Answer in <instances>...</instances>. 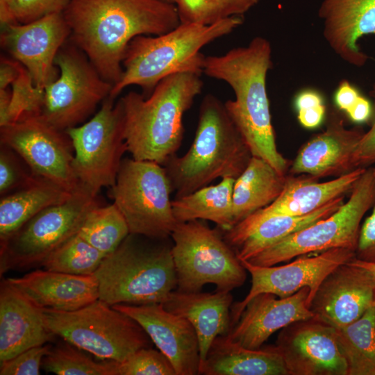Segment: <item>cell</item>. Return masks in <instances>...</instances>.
Returning a JSON list of instances; mask_svg holds the SVG:
<instances>
[{"label":"cell","instance_id":"cell-1","mask_svg":"<svg viewBox=\"0 0 375 375\" xmlns=\"http://www.w3.org/2000/svg\"><path fill=\"white\" fill-rule=\"evenodd\" d=\"M73 42L112 86L123 74L131 41L181 24L175 4L161 0H72L63 12Z\"/></svg>","mask_w":375,"mask_h":375},{"label":"cell","instance_id":"cell-2","mask_svg":"<svg viewBox=\"0 0 375 375\" xmlns=\"http://www.w3.org/2000/svg\"><path fill=\"white\" fill-rule=\"evenodd\" d=\"M272 67L270 42L256 36L247 45L224 54L205 56L203 74L226 83L233 90L235 99L224 105L252 156L285 175L288 162L277 149L267 91V75Z\"/></svg>","mask_w":375,"mask_h":375},{"label":"cell","instance_id":"cell-3","mask_svg":"<svg viewBox=\"0 0 375 375\" xmlns=\"http://www.w3.org/2000/svg\"><path fill=\"white\" fill-rule=\"evenodd\" d=\"M203 85L200 74L179 72L162 79L148 97L131 91L120 98L125 140L133 158L163 165L176 154L183 138V115Z\"/></svg>","mask_w":375,"mask_h":375},{"label":"cell","instance_id":"cell-4","mask_svg":"<svg viewBox=\"0 0 375 375\" xmlns=\"http://www.w3.org/2000/svg\"><path fill=\"white\" fill-rule=\"evenodd\" d=\"M252 156L224 103L208 94L201 103L195 136L189 150L181 157L171 156L163 165L176 199L218 178L236 179Z\"/></svg>","mask_w":375,"mask_h":375},{"label":"cell","instance_id":"cell-5","mask_svg":"<svg viewBox=\"0 0 375 375\" xmlns=\"http://www.w3.org/2000/svg\"><path fill=\"white\" fill-rule=\"evenodd\" d=\"M242 23V16H233L209 25L181 23L161 35L135 37L126 49L122 76L112 86L109 97L115 99L133 85L140 87L148 97L169 76L179 72L201 75L205 56L201 49Z\"/></svg>","mask_w":375,"mask_h":375},{"label":"cell","instance_id":"cell-6","mask_svg":"<svg viewBox=\"0 0 375 375\" xmlns=\"http://www.w3.org/2000/svg\"><path fill=\"white\" fill-rule=\"evenodd\" d=\"M135 238L130 233L94 274L99 299L110 306L162 303L177 288L172 246L144 244Z\"/></svg>","mask_w":375,"mask_h":375},{"label":"cell","instance_id":"cell-7","mask_svg":"<svg viewBox=\"0 0 375 375\" xmlns=\"http://www.w3.org/2000/svg\"><path fill=\"white\" fill-rule=\"evenodd\" d=\"M43 311L52 333L101 360L122 362L151 347V340L137 322L99 299L73 311Z\"/></svg>","mask_w":375,"mask_h":375},{"label":"cell","instance_id":"cell-8","mask_svg":"<svg viewBox=\"0 0 375 375\" xmlns=\"http://www.w3.org/2000/svg\"><path fill=\"white\" fill-rule=\"evenodd\" d=\"M171 236L176 290L200 292L211 283L217 291L231 292L244 284L247 270L219 231L196 219L178 222Z\"/></svg>","mask_w":375,"mask_h":375},{"label":"cell","instance_id":"cell-9","mask_svg":"<svg viewBox=\"0 0 375 375\" xmlns=\"http://www.w3.org/2000/svg\"><path fill=\"white\" fill-rule=\"evenodd\" d=\"M162 165L134 158L122 161L110 195L131 234L165 240L178 223L170 199L172 185Z\"/></svg>","mask_w":375,"mask_h":375},{"label":"cell","instance_id":"cell-10","mask_svg":"<svg viewBox=\"0 0 375 375\" xmlns=\"http://www.w3.org/2000/svg\"><path fill=\"white\" fill-rule=\"evenodd\" d=\"M375 202V178L366 169L351 191L347 201L331 215L299 230L249 260L253 265L273 266L314 252L334 248L356 249L360 222Z\"/></svg>","mask_w":375,"mask_h":375},{"label":"cell","instance_id":"cell-11","mask_svg":"<svg viewBox=\"0 0 375 375\" xmlns=\"http://www.w3.org/2000/svg\"><path fill=\"white\" fill-rule=\"evenodd\" d=\"M97 196L81 187L65 201L49 206L0 244V275L41 265L56 248L78 233Z\"/></svg>","mask_w":375,"mask_h":375},{"label":"cell","instance_id":"cell-12","mask_svg":"<svg viewBox=\"0 0 375 375\" xmlns=\"http://www.w3.org/2000/svg\"><path fill=\"white\" fill-rule=\"evenodd\" d=\"M65 131L74 150L72 166L81 185L96 196L101 188H111L128 151L120 101L114 104L108 97L90 120Z\"/></svg>","mask_w":375,"mask_h":375},{"label":"cell","instance_id":"cell-13","mask_svg":"<svg viewBox=\"0 0 375 375\" xmlns=\"http://www.w3.org/2000/svg\"><path fill=\"white\" fill-rule=\"evenodd\" d=\"M85 55L74 47L62 46L55 58L59 76L44 88L40 115L62 131L87 118L112 88Z\"/></svg>","mask_w":375,"mask_h":375},{"label":"cell","instance_id":"cell-14","mask_svg":"<svg viewBox=\"0 0 375 375\" xmlns=\"http://www.w3.org/2000/svg\"><path fill=\"white\" fill-rule=\"evenodd\" d=\"M1 144L17 152L34 176L73 193L81 185L72 166V143L65 133L47 123L40 114L22 116L1 126Z\"/></svg>","mask_w":375,"mask_h":375},{"label":"cell","instance_id":"cell-15","mask_svg":"<svg viewBox=\"0 0 375 375\" xmlns=\"http://www.w3.org/2000/svg\"><path fill=\"white\" fill-rule=\"evenodd\" d=\"M356 258L353 250L334 248L314 256H301L281 266H260L241 261L251 276V286L243 300L231 306V328L240 317L245 306L256 296L273 294L280 298L291 296L303 288L310 289V302L324 279L337 267Z\"/></svg>","mask_w":375,"mask_h":375},{"label":"cell","instance_id":"cell-16","mask_svg":"<svg viewBox=\"0 0 375 375\" xmlns=\"http://www.w3.org/2000/svg\"><path fill=\"white\" fill-rule=\"evenodd\" d=\"M3 48L31 74L35 86L44 88L58 78L55 58L71 31L63 12L27 24L2 26Z\"/></svg>","mask_w":375,"mask_h":375},{"label":"cell","instance_id":"cell-17","mask_svg":"<svg viewBox=\"0 0 375 375\" xmlns=\"http://www.w3.org/2000/svg\"><path fill=\"white\" fill-rule=\"evenodd\" d=\"M276 346L288 375H348L335 328L315 317L282 328Z\"/></svg>","mask_w":375,"mask_h":375},{"label":"cell","instance_id":"cell-18","mask_svg":"<svg viewBox=\"0 0 375 375\" xmlns=\"http://www.w3.org/2000/svg\"><path fill=\"white\" fill-rule=\"evenodd\" d=\"M375 279L350 262L334 269L322 282L310 304L317 319L335 328L358 319L374 303Z\"/></svg>","mask_w":375,"mask_h":375},{"label":"cell","instance_id":"cell-19","mask_svg":"<svg viewBox=\"0 0 375 375\" xmlns=\"http://www.w3.org/2000/svg\"><path fill=\"white\" fill-rule=\"evenodd\" d=\"M112 306L142 327L158 349L169 360L176 375L199 374V340L188 319L169 312L161 303Z\"/></svg>","mask_w":375,"mask_h":375},{"label":"cell","instance_id":"cell-20","mask_svg":"<svg viewBox=\"0 0 375 375\" xmlns=\"http://www.w3.org/2000/svg\"><path fill=\"white\" fill-rule=\"evenodd\" d=\"M309 294L310 289L306 287L284 298L278 299L270 293L256 296L247 304L227 337L244 347L260 348L276 331L314 317L309 308Z\"/></svg>","mask_w":375,"mask_h":375},{"label":"cell","instance_id":"cell-21","mask_svg":"<svg viewBox=\"0 0 375 375\" xmlns=\"http://www.w3.org/2000/svg\"><path fill=\"white\" fill-rule=\"evenodd\" d=\"M364 133L360 128H347L342 117L332 111L325 130L300 148L290 172L319 178L338 177L355 169L354 152Z\"/></svg>","mask_w":375,"mask_h":375},{"label":"cell","instance_id":"cell-22","mask_svg":"<svg viewBox=\"0 0 375 375\" xmlns=\"http://www.w3.org/2000/svg\"><path fill=\"white\" fill-rule=\"evenodd\" d=\"M43 308L24 294L8 278L0 283V362L56 335L47 328Z\"/></svg>","mask_w":375,"mask_h":375},{"label":"cell","instance_id":"cell-23","mask_svg":"<svg viewBox=\"0 0 375 375\" xmlns=\"http://www.w3.org/2000/svg\"><path fill=\"white\" fill-rule=\"evenodd\" d=\"M318 14L324 38L334 52L349 64L363 66L368 57L358 42L375 35V0H322Z\"/></svg>","mask_w":375,"mask_h":375},{"label":"cell","instance_id":"cell-24","mask_svg":"<svg viewBox=\"0 0 375 375\" xmlns=\"http://www.w3.org/2000/svg\"><path fill=\"white\" fill-rule=\"evenodd\" d=\"M344 202V197H341L302 216L265 215L256 211L230 229L223 231V237L239 260L247 261L293 233L331 215Z\"/></svg>","mask_w":375,"mask_h":375},{"label":"cell","instance_id":"cell-25","mask_svg":"<svg viewBox=\"0 0 375 375\" xmlns=\"http://www.w3.org/2000/svg\"><path fill=\"white\" fill-rule=\"evenodd\" d=\"M8 280L43 308L73 311L99 299V285L94 275L36 269Z\"/></svg>","mask_w":375,"mask_h":375},{"label":"cell","instance_id":"cell-26","mask_svg":"<svg viewBox=\"0 0 375 375\" xmlns=\"http://www.w3.org/2000/svg\"><path fill=\"white\" fill-rule=\"evenodd\" d=\"M231 292H184L175 290L162 303L165 309L188 319L198 338L200 363L205 359L214 340L231 329Z\"/></svg>","mask_w":375,"mask_h":375},{"label":"cell","instance_id":"cell-27","mask_svg":"<svg viewBox=\"0 0 375 375\" xmlns=\"http://www.w3.org/2000/svg\"><path fill=\"white\" fill-rule=\"evenodd\" d=\"M365 169L358 167L322 183L318 182V178L307 174L286 176L281 194L272 203L257 211L265 215H308L351 192Z\"/></svg>","mask_w":375,"mask_h":375},{"label":"cell","instance_id":"cell-28","mask_svg":"<svg viewBox=\"0 0 375 375\" xmlns=\"http://www.w3.org/2000/svg\"><path fill=\"white\" fill-rule=\"evenodd\" d=\"M203 375H288L276 346L249 349L227 335L217 337L200 363Z\"/></svg>","mask_w":375,"mask_h":375},{"label":"cell","instance_id":"cell-29","mask_svg":"<svg viewBox=\"0 0 375 375\" xmlns=\"http://www.w3.org/2000/svg\"><path fill=\"white\" fill-rule=\"evenodd\" d=\"M285 179V175L280 174L267 161L252 156L234 183L232 197L234 226L275 201L283 190Z\"/></svg>","mask_w":375,"mask_h":375},{"label":"cell","instance_id":"cell-30","mask_svg":"<svg viewBox=\"0 0 375 375\" xmlns=\"http://www.w3.org/2000/svg\"><path fill=\"white\" fill-rule=\"evenodd\" d=\"M36 176L18 192L0 201V244L7 241L24 224L45 208L60 203L72 194Z\"/></svg>","mask_w":375,"mask_h":375},{"label":"cell","instance_id":"cell-31","mask_svg":"<svg viewBox=\"0 0 375 375\" xmlns=\"http://www.w3.org/2000/svg\"><path fill=\"white\" fill-rule=\"evenodd\" d=\"M235 179L226 177L215 185H207L172 201L178 222L203 219L215 223L222 231L234 226L232 197Z\"/></svg>","mask_w":375,"mask_h":375},{"label":"cell","instance_id":"cell-32","mask_svg":"<svg viewBox=\"0 0 375 375\" xmlns=\"http://www.w3.org/2000/svg\"><path fill=\"white\" fill-rule=\"evenodd\" d=\"M335 331L348 375H375V301L358 319Z\"/></svg>","mask_w":375,"mask_h":375},{"label":"cell","instance_id":"cell-33","mask_svg":"<svg viewBox=\"0 0 375 375\" xmlns=\"http://www.w3.org/2000/svg\"><path fill=\"white\" fill-rule=\"evenodd\" d=\"M78 234L107 256L120 245L130 231L125 218L113 203L106 206L98 205L91 209Z\"/></svg>","mask_w":375,"mask_h":375},{"label":"cell","instance_id":"cell-34","mask_svg":"<svg viewBox=\"0 0 375 375\" xmlns=\"http://www.w3.org/2000/svg\"><path fill=\"white\" fill-rule=\"evenodd\" d=\"M105 256L76 233L53 251L40 266L54 272L90 276Z\"/></svg>","mask_w":375,"mask_h":375},{"label":"cell","instance_id":"cell-35","mask_svg":"<svg viewBox=\"0 0 375 375\" xmlns=\"http://www.w3.org/2000/svg\"><path fill=\"white\" fill-rule=\"evenodd\" d=\"M42 367L57 375H118L117 362H97L65 340L51 347Z\"/></svg>","mask_w":375,"mask_h":375},{"label":"cell","instance_id":"cell-36","mask_svg":"<svg viewBox=\"0 0 375 375\" xmlns=\"http://www.w3.org/2000/svg\"><path fill=\"white\" fill-rule=\"evenodd\" d=\"M260 0H176L181 23L209 25L233 17L242 16Z\"/></svg>","mask_w":375,"mask_h":375},{"label":"cell","instance_id":"cell-37","mask_svg":"<svg viewBox=\"0 0 375 375\" xmlns=\"http://www.w3.org/2000/svg\"><path fill=\"white\" fill-rule=\"evenodd\" d=\"M11 87L10 105L2 126L17 122L24 115L40 114L44 102V90L35 86L31 74L23 67Z\"/></svg>","mask_w":375,"mask_h":375},{"label":"cell","instance_id":"cell-38","mask_svg":"<svg viewBox=\"0 0 375 375\" xmlns=\"http://www.w3.org/2000/svg\"><path fill=\"white\" fill-rule=\"evenodd\" d=\"M72 0H0L1 26L27 24L47 15L63 12Z\"/></svg>","mask_w":375,"mask_h":375},{"label":"cell","instance_id":"cell-39","mask_svg":"<svg viewBox=\"0 0 375 375\" xmlns=\"http://www.w3.org/2000/svg\"><path fill=\"white\" fill-rule=\"evenodd\" d=\"M118 375H176L169 360L160 351L142 348L122 362H117Z\"/></svg>","mask_w":375,"mask_h":375},{"label":"cell","instance_id":"cell-40","mask_svg":"<svg viewBox=\"0 0 375 375\" xmlns=\"http://www.w3.org/2000/svg\"><path fill=\"white\" fill-rule=\"evenodd\" d=\"M51 347L49 344L33 347L0 362V374L39 375L42 360Z\"/></svg>","mask_w":375,"mask_h":375},{"label":"cell","instance_id":"cell-41","mask_svg":"<svg viewBox=\"0 0 375 375\" xmlns=\"http://www.w3.org/2000/svg\"><path fill=\"white\" fill-rule=\"evenodd\" d=\"M294 108L299 124L308 129L321 125L326 115V106L322 94L312 89L300 91L294 98Z\"/></svg>","mask_w":375,"mask_h":375},{"label":"cell","instance_id":"cell-42","mask_svg":"<svg viewBox=\"0 0 375 375\" xmlns=\"http://www.w3.org/2000/svg\"><path fill=\"white\" fill-rule=\"evenodd\" d=\"M369 93L374 99L373 112L369 120L370 126L363 134L355 150L353 156L355 168L365 167L375 163V81Z\"/></svg>","mask_w":375,"mask_h":375},{"label":"cell","instance_id":"cell-43","mask_svg":"<svg viewBox=\"0 0 375 375\" xmlns=\"http://www.w3.org/2000/svg\"><path fill=\"white\" fill-rule=\"evenodd\" d=\"M35 178L28 176L21 172L8 152L1 149L0 154V192L1 194L22 184L26 186Z\"/></svg>","mask_w":375,"mask_h":375},{"label":"cell","instance_id":"cell-44","mask_svg":"<svg viewBox=\"0 0 375 375\" xmlns=\"http://www.w3.org/2000/svg\"><path fill=\"white\" fill-rule=\"evenodd\" d=\"M372 213L360 228L356 258L375 262V202Z\"/></svg>","mask_w":375,"mask_h":375},{"label":"cell","instance_id":"cell-45","mask_svg":"<svg viewBox=\"0 0 375 375\" xmlns=\"http://www.w3.org/2000/svg\"><path fill=\"white\" fill-rule=\"evenodd\" d=\"M361 94L347 80L339 83L334 94V102L340 110L347 113L356 103Z\"/></svg>","mask_w":375,"mask_h":375},{"label":"cell","instance_id":"cell-46","mask_svg":"<svg viewBox=\"0 0 375 375\" xmlns=\"http://www.w3.org/2000/svg\"><path fill=\"white\" fill-rule=\"evenodd\" d=\"M372 112V104L361 94L354 106L346 114L353 122L362 124L370 120Z\"/></svg>","mask_w":375,"mask_h":375},{"label":"cell","instance_id":"cell-47","mask_svg":"<svg viewBox=\"0 0 375 375\" xmlns=\"http://www.w3.org/2000/svg\"><path fill=\"white\" fill-rule=\"evenodd\" d=\"M22 65L18 61L1 58L0 65V90L6 89L18 76Z\"/></svg>","mask_w":375,"mask_h":375},{"label":"cell","instance_id":"cell-48","mask_svg":"<svg viewBox=\"0 0 375 375\" xmlns=\"http://www.w3.org/2000/svg\"><path fill=\"white\" fill-rule=\"evenodd\" d=\"M10 97L11 90H8V88L0 90V126H2L5 123Z\"/></svg>","mask_w":375,"mask_h":375},{"label":"cell","instance_id":"cell-49","mask_svg":"<svg viewBox=\"0 0 375 375\" xmlns=\"http://www.w3.org/2000/svg\"><path fill=\"white\" fill-rule=\"evenodd\" d=\"M349 262L367 270L375 279V262H367L357 259L356 258H354Z\"/></svg>","mask_w":375,"mask_h":375},{"label":"cell","instance_id":"cell-50","mask_svg":"<svg viewBox=\"0 0 375 375\" xmlns=\"http://www.w3.org/2000/svg\"><path fill=\"white\" fill-rule=\"evenodd\" d=\"M161 1L169 3L175 4L176 0H161Z\"/></svg>","mask_w":375,"mask_h":375},{"label":"cell","instance_id":"cell-51","mask_svg":"<svg viewBox=\"0 0 375 375\" xmlns=\"http://www.w3.org/2000/svg\"><path fill=\"white\" fill-rule=\"evenodd\" d=\"M372 172H373V175L375 178V167L372 168Z\"/></svg>","mask_w":375,"mask_h":375},{"label":"cell","instance_id":"cell-52","mask_svg":"<svg viewBox=\"0 0 375 375\" xmlns=\"http://www.w3.org/2000/svg\"><path fill=\"white\" fill-rule=\"evenodd\" d=\"M374 301H375V300H374Z\"/></svg>","mask_w":375,"mask_h":375}]
</instances>
